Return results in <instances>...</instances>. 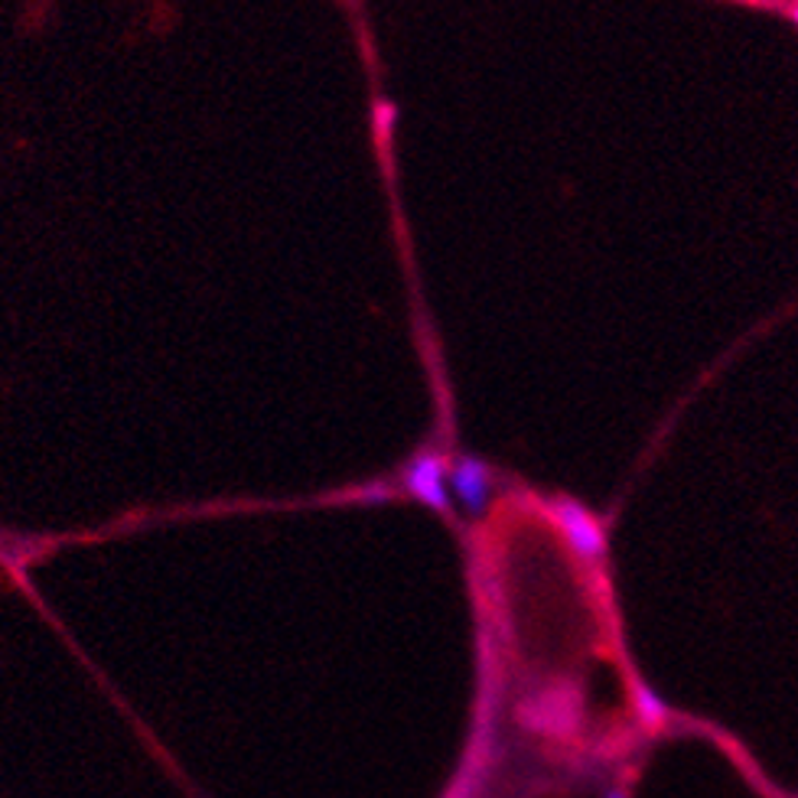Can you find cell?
Returning <instances> with one entry per match:
<instances>
[{"label":"cell","mask_w":798,"mask_h":798,"mask_svg":"<svg viewBox=\"0 0 798 798\" xmlns=\"http://www.w3.org/2000/svg\"><path fill=\"white\" fill-rule=\"evenodd\" d=\"M632 697H635V711H639V717H642V724L645 727H662L665 721H669V707H665V701L649 687V684H635L632 687Z\"/></svg>","instance_id":"obj_4"},{"label":"cell","mask_w":798,"mask_h":798,"mask_svg":"<svg viewBox=\"0 0 798 798\" xmlns=\"http://www.w3.org/2000/svg\"><path fill=\"white\" fill-rule=\"evenodd\" d=\"M404 489L417 502H424L437 512H447L450 509V466H447V459L437 450H421L404 466Z\"/></svg>","instance_id":"obj_2"},{"label":"cell","mask_w":798,"mask_h":798,"mask_svg":"<svg viewBox=\"0 0 798 798\" xmlns=\"http://www.w3.org/2000/svg\"><path fill=\"white\" fill-rule=\"evenodd\" d=\"M450 489L469 515H479L493 493V469L479 456H456L450 463Z\"/></svg>","instance_id":"obj_3"},{"label":"cell","mask_w":798,"mask_h":798,"mask_svg":"<svg viewBox=\"0 0 798 798\" xmlns=\"http://www.w3.org/2000/svg\"><path fill=\"white\" fill-rule=\"evenodd\" d=\"M551 515H555L564 541L573 548V555L580 561H603L607 558V531H603L600 518L590 512L587 506H580L577 499L564 496V499H555Z\"/></svg>","instance_id":"obj_1"},{"label":"cell","mask_w":798,"mask_h":798,"mask_svg":"<svg viewBox=\"0 0 798 798\" xmlns=\"http://www.w3.org/2000/svg\"><path fill=\"white\" fill-rule=\"evenodd\" d=\"M607 798H626V796H623L620 789H610V792H607Z\"/></svg>","instance_id":"obj_5"},{"label":"cell","mask_w":798,"mask_h":798,"mask_svg":"<svg viewBox=\"0 0 798 798\" xmlns=\"http://www.w3.org/2000/svg\"><path fill=\"white\" fill-rule=\"evenodd\" d=\"M792 20H796V23H798V7H792Z\"/></svg>","instance_id":"obj_6"}]
</instances>
